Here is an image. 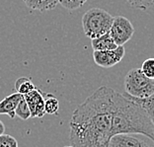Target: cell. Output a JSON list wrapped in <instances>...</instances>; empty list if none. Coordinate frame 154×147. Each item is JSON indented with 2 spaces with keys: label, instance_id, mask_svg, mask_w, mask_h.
Instances as JSON below:
<instances>
[{
  "label": "cell",
  "instance_id": "cell-1",
  "mask_svg": "<svg viewBox=\"0 0 154 147\" xmlns=\"http://www.w3.org/2000/svg\"><path fill=\"white\" fill-rule=\"evenodd\" d=\"M114 89L101 86L73 112L69 127L72 147H109Z\"/></svg>",
  "mask_w": 154,
  "mask_h": 147
},
{
  "label": "cell",
  "instance_id": "cell-2",
  "mask_svg": "<svg viewBox=\"0 0 154 147\" xmlns=\"http://www.w3.org/2000/svg\"><path fill=\"white\" fill-rule=\"evenodd\" d=\"M112 135L142 134L154 142V125L146 111L129 98L114 90L111 104Z\"/></svg>",
  "mask_w": 154,
  "mask_h": 147
},
{
  "label": "cell",
  "instance_id": "cell-3",
  "mask_svg": "<svg viewBox=\"0 0 154 147\" xmlns=\"http://www.w3.org/2000/svg\"><path fill=\"white\" fill-rule=\"evenodd\" d=\"M114 18L109 12L101 8H91L84 13L82 27L86 37L93 40L109 33Z\"/></svg>",
  "mask_w": 154,
  "mask_h": 147
},
{
  "label": "cell",
  "instance_id": "cell-4",
  "mask_svg": "<svg viewBox=\"0 0 154 147\" xmlns=\"http://www.w3.org/2000/svg\"><path fill=\"white\" fill-rule=\"evenodd\" d=\"M125 93L135 99H146L154 94V79H150L140 68H132L125 78Z\"/></svg>",
  "mask_w": 154,
  "mask_h": 147
},
{
  "label": "cell",
  "instance_id": "cell-5",
  "mask_svg": "<svg viewBox=\"0 0 154 147\" xmlns=\"http://www.w3.org/2000/svg\"><path fill=\"white\" fill-rule=\"evenodd\" d=\"M109 34L117 45H124L134 36V27L128 18L118 16L114 18Z\"/></svg>",
  "mask_w": 154,
  "mask_h": 147
},
{
  "label": "cell",
  "instance_id": "cell-6",
  "mask_svg": "<svg viewBox=\"0 0 154 147\" xmlns=\"http://www.w3.org/2000/svg\"><path fill=\"white\" fill-rule=\"evenodd\" d=\"M125 54L124 45H118L115 50L94 51L93 58L95 63L103 68H111L122 61Z\"/></svg>",
  "mask_w": 154,
  "mask_h": 147
},
{
  "label": "cell",
  "instance_id": "cell-7",
  "mask_svg": "<svg viewBox=\"0 0 154 147\" xmlns=\"http://www.w3.org/2000/svg\"><path fill=\"white\" fill-rule=\"evenodd\" d=\"M109 147H154V142L149 138L146 140L142 134L138 136L131 133H120L112 136Z\"/></svg>",
  "mask_w": 154,
  "mask_h": 147
},
{
  "label": "cell",
  "instance_id": "cell-8",
  "mask_svg": "<svg viewBox=\"0 0 154 147\" xmlns=\"http://www.w3.org/2000/svg\"><path fill=\"white\" fill-rule=\"evenodd\" d=\"M24 99L29 106L31 118H43L45 115L44 94L41 90L36 89L23 95Z\"/></svg>",
  "mask_w": 154,
  "mask_h": 147
},
{
  "label": "cell",
  "instance_id": "cell-9",
  "mask_svg": "<svg viewBox=\"0 0 154 147\" xmlns=\"http://www.w3.org/2000/svg\"><path fill=\"white\" fill-rule=\"evenodd\" d=\"M23 95L19 93H13L0 101V115H7L10 118H15V111L19 101Z\"/></svg>",
  "mask_w": 154,
  "mask_h": 147
},
{
  "label": "cell",
  "instance_id": "cell-10",
  "mask_svg": "<svg viewBox=\"0 0 154 147\" xmlns=\"http://www.w3.org/2000/svg\"><path fill=\"white\" fill-rule=\"evenodd\" d=\"M91 44H92V47L94 51H110L115 50L118 47L109 33L98 37L96 38H93Z\"/></svg>",
  "mask_w": 154,
  "mask_h": 147
},
{
  "label": "cell",
  "instance_id": "cell-11",
  "mask_svg": "<svg viewBox=\"0 0 154 147\" xmlns=\"http://www.w3.org/2000/svg\"><path fill=\"white\" fill-rule=\"evenodd\" d=\"M28 8L45 12L54 9L58 4V0H23Z\"/></svg>",
  "mask_w": 154,
  "mask_h": 147
},
{
  "label": "cell",
  "instance_id": "cell-12",
  "mask_svg": "<svg viewBox=\"0 0 154 147\" xmlns=\"http://www.w3.org/2000/svg\"><path fill=\"white\" fill-rule=\"evenodd\" d=\"M15 89L17 93L21 94V95H25L35 89V85L32 79L29 77H20L15 82Z\"/></svg>",
  "mask_w": 154,
  "mask_h": 147
},
{
  "label": "cell",
  "instance_id": "cell-13",
  "mask_svg": "<svg viewBox=\"0 0 154 147\" xmlns=\"http://www.w3.org/2000/svg\"><path fill=\"white\" fill-rule=\"evenodd\" d=\"M45 99V114L57 115L59 109L58 100L51 94H44Z\"/></svg>",
  "mask_w": 154,
  "mask_h": 147
},
{
  "label": "cell",
  "instance_id": "cell-14",
  "mask_svg": "<svg viewBox=\"0 0 154 147\" xmlns=\"http://www.w3.org/2000/svg\"><path fill=\"white\" fill-rule=\"evenodd\" d=\"M127 94V93H125ZM128 95V94H127ZM129 98H131L132 100L135 101L136 103H138L140 106L146 111V113L148 114L150 120H151L152 124L154 125V94L149 98H146V99H135L134 97H131L128 95Z\"/></svg>",
  "mask_w": 154,
  "mask_h": 147
},
{
  "label": "cell",
  "instance_id": "cell-15",
  "mask_svg": "<svg viewBox=\"0 0 154 147\" xmlns=\"http://www.w3.org/2000/svg\"><path fill=\"white\" fill-rule=\"evenodd\" d=\"M15 115L23 121H27L28 118H31V112L29 109V106H28V104L26 102V100L24 99V97L21 98L18 105H17Z\"/></svg>",
  "mask_w": 154,
  "mask_h": 147
},
{
  "label": "cell",
  "instance_id": "cell-16",
  "mask_svg": "<svg viewBox=\"0 0 154 147\" xmlns=\"http://www.w3.org/2000/svg\"><path fill=\"white\" fill-rule=\"evenodd\" d=\"M87 0H58V3L63 8L72 11V10H76L80 8L86 3Z\"/></svg>",
  "mask_w": 154,
  "mask_h": 147
},
{
  "label": "cell",
  "instance_id": "cell-17",
  "mask_svg": "<svg viewBox=\"0 0 154 147\" xmlns=\"http://www.w3.org/2000/svg\"><path fill=\"white\" fill-rule=\"evenodd\" d=\"M140 69L145 76L150 79H154V58H147L143 61Z\"/></svg>",
  "mask_w": 154,
  "mask_h": 147
},
{
  "label": "cell",
  "instance_id": "cell-18",
  "mask_svg": "<svg viewBox=\"0 0 154 147\" xmlns=\"http://www.w3.org/2000/svg\"><path fill=\"white\" fill-rule=\"evenodd\" d=\"M134 8L145 10L154 5V0H125Z\"/></svg>",
  "mask_w": 154,
  "mask_h": 147
},
{
  "label": "cell",
  "instance_id": "cell-19",
  "mask_svg": "<svg viewBox=\"0 0 154 147\" xmlns=\"http://www.w3.org/2000/svg\"><path fill=\"white\" fill-rule=\"evenodd\" d=\"M0 147H18V142L13 136L3 133L0 135Z\"/></svg>",
  "mask_w": 154,
  "mask_h": 147
},
{
  "label": "cell",
  "instance_id": "cell-20",
  "mask_svg": "<svg viewBox=\"0 0 154 147\" xmlns=\"http://www.w3.org/2000/svg\"><path fill=\"white\" fill-rule=\"evenodd\" d=\"M4 132H5V125L1 121H0V135L3 134Z\"/></svg>",
  "mask_w": 154,
  "mask_h": 147
}]
</instances>
